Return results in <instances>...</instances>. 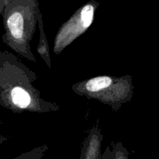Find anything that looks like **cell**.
Wrapping results in <instances>:
<instances>
[{"mask_svg":"<svg viewBox=\"0 0 159 159\" xmlns=\"http://www.w3.org/2000/svg\"><path fill=\"white\" fill-rule=\"evenodd\" d=\"M158 139H159V133H158Z\"/></svg>","mask_w":159,"mask_h":159,"instance_id":"30bf717a","label":"cell"},{"mask_svg":"<svg viewBox=\"0 0 159 159\" xmlns=\"http://www.w3.org/2000/svg\"><path fill=\"white\" fill-rule=\"evenodd\" d=\"M8 1H9V0H0V7H1V6H2L3 5L6 4ZM29 1L32 2H34V3H36V4H39L38 0H29Z\"/></svg>","mask_w":159,"mask_h":159,"instance_id":"9c48e42d","label":"cell"},{"mask_svg":"<svg viewBox=\"0 0 159 159\" xmlns=\"http://www.w3.org/2000/svg\"><path fill=\"white\" fill-rule=\"evenodd\" d=\"M0 14L5 30L3 43L19 55L37 62L30 43L41 14L39 4L29 0H9L0 7Z\"/></svg>","mask_w":159,"mask_h":159,"instance_id":"7a4b0ae2","label":"cell"},{"mask_svg":"<svg viewBox=\"0 0 159 159\" xmlns=\"http://www.w3.org/2000/svg\"><path fill=\"white\" fill-rule=\"evenodd\" d=\"M71 89L76 95L96 99L118 112L124 103L130 102L134 95L133 79L123 76L99 75L73 84Z\"/></svg>","mask_w":159,"mask_h":159,"instance_id":"3957f363","label":"cell"},{"mask_svg":"<svg viewBox=\"0 0 159 159\" xmlns=\"http://www.w3.org/2000/svg\"><path fill=\"white\" fill-rule=\"evenodd\" d=\"M38 28L40 31V39H39L38 46L37 48V51L40 57L43 59V61L49 68H51V54H50V47L47 40L46 34L44 32L43 27V20L42 14H40L38 17Z\"/></svg>","mask_w":159,"mask_h":159,"instance_id":"8992f818","label":"cell"},{"mask_svg":"<svg viewBox=\"0 0 159 159\" xmlns=\"http://www.w3.org/2000/svg\"><path fill=\"white\" fill-rule=\"evenodd\" d=\"M102 134L99 124H96L89 131L81 148L79 159H102Z\"/></svg>","mask_w":159,"mask_h":159,"instance_id":"5b68a950","label":"cell"},{"mask_svg":"<svg viewBox=\"0 0 159 159\" xmlns=\"http://www.w3.org/2000/svg\"><path fill=\"white\" fill-rule=\"evenodd\" d=\"M102 159H130L129 152L121 141L113 143L111 147H107L102 154Z\"/></svg>","mask_w":159,"mask_h":159,"instance_id":"52a82bcc","label":"cell"},{"mask_svg":"<svg viewBox=\"0 0 159 159\" xmlns=\"http://www.w3.org/2000/svg\"><path fill=\"white\" fill-rule=\"evenodd\" d=\"M99 2L90 0L79 7L57 30L54 40L53 52L58 55L81 35L86 32L95 19Z\"/></svg>","mask_w":159,"mask_h":159,"instance_id":"277c9868","label":"cell"},{"mask_svg":"<svg viewBox=\"0 0 159 159\" xmlns=\"http://www.w3.org/2000/svg\"><path fill=\"white\" fill-rule=\"evenodd\" d=\"M48 149H49V147L47 144H43L29 152H24L13 159H42Z\"/></svg>","mask_w":159,"mask_h":159,"instance_id":"ba28073f","label":"cell"},{"mask_svg":"<svg viewBox=\"0 0 159 159\" xmlns=\"http://www.w3.org/2000/svg\"><path fill=\"white\" fill-rule=\"evenodd\" d=\"M34 71L7 51L0 53V105L15 113H45L60 110L57 103L45 100L33 83Z\"/></svg>","mask_w":159,"mask_h":159,"instance_id":"6da1fadb","label":"cell"}]
</instances>
